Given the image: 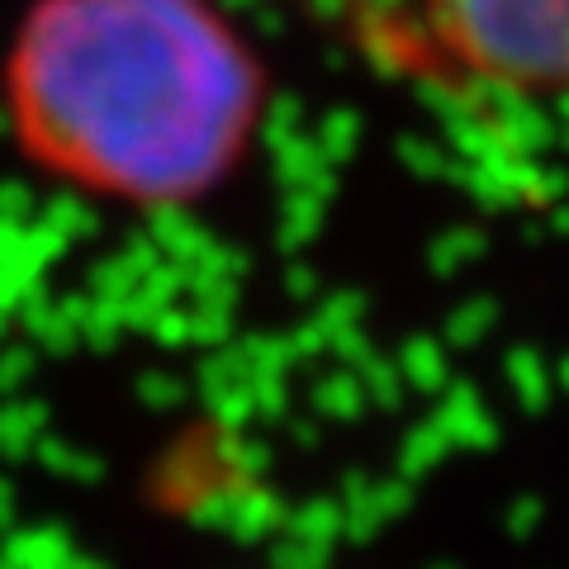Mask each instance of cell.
Instances as JSON below:
<instances>
[{
    "label": "cell",
    "instance_id": "obj_1",
    "mask_svg": "<svg viewBox=\"0 0 569 569\" xmlns=\"http://www.w3.org/2000/svg\"><path fill=\"white\" fill-rule=\"evenodd\" d=\"M6 86L48 171L142 209L228 186L266 119V71L213 0H43Z\"/></svg>",
    "mask_w": 569,
    "mask_h": 569
},
{
    "label": "cell",
    "instance_id": "obj_2",
    "mask_svg": "<svg viewBox=\"0 0 569 569\" xmlns=\"http://www.w3.org/2000/svg\"><path fill=\"white\" fill-rule=\"evenodd\" d=\"M389 39L456 91L569 104V0H408Z\"/></svg>",
    "mask_w": 569,
    "mask_h": 569
}]
</instances>
